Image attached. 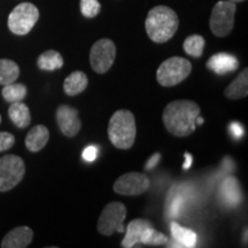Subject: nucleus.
<instances>
[{"instance_id":"1","label":"nucleus","mask_w":248,"mask_h":248,"mask_svg":"<svg viewBox=\"0 0 248 248\" xmlns=\"http://www.w3.org/2000/svg\"><path fill=\"white\" fill-rule=\"evenodd\" d=\"M200 115V107L192 100L169 102L163 110L164 126L175 137H187L197 128L195 120Z\"/></svg>"},{"instance_id":"2","label":"nucleus","mask_w":248,"mask_h":248,"mask_svg":"<svg viewBox=\"0 0 248 248\" xmlns=\"http://www.w3.org/2000/svg\"><path fill=\"white\" fill-rule=\"evenodd\" d=\"M179 20L176 12L167 6H156L148 12L145 28L154 43H166L171 39L178 29Z\"/></svg>"},{"instance_id":"3","label":"nucleus","mask_w":248,"mask_h":248,"mask_svg":"<svg viewBox=\"0 0 248 248\" xmlns=\"http://www.w3.org/2000/svg\"><path fill=\"white\" fill-rule=\"evenodd\" d=\"M137 135L135 115L130 110L120 109L113 114L108 124V138L120 150L133 146Z\"/></svg>"},{"instance_id":"4","label":"nucleus","mask_w":248,"mask_h":248,"mask_svg":"<svg viewBox=\"0 0 248 248\" xmlns=\"http://www.w3.org/2000/svg\"><path fill=\"white\" fill-rule=\"evenodd\" d=\"M192 71L191 62L185 58L172 57L164 60L156 71V79L161 86L171 88L186 79Z\"/></svg>"},{"instance_id":"5","label":"nucleus","mask_w":248,"mask_h":248,"mask_svg":"<svg viewBox=\"0 0 248 248\" xmlns=\"http://www.w3.org/2000/svg\"><path fill=\"white\" fill-rule=\"evenodd\" d=\"M126 217V207L122 202L114 201L105 206L98 219L97 229L99 233L106 237H110L115 232L124 233L125 226L124 219Z\"/></svg>"},{"instance_id":"6","label":"nucleus","mask_w":248,"mask_h":248,"mask_svg":"<svg viewBox=\"0 0 248 248\" xmlns=\"http://www.w3.org/2000/svg\"><path fill=\"white\" fill-rule=\"evenodd\" d=\"M39 18V11L31 2L17 5L8 16V28L15 35L23 36L29 33Z\"/></svg>"},{"instance_id":"7","label":"nucleus","mask_w":248,"mask_h":248,"mask_svg":"<svg viewBox=\"0 0 248 248\" xmlns=\"http://www.w3.org/2000/svg\"><path fill=\"white\" fill-rule=\"evenodd\" d=\"M26 173V164L20 156L13 154L0 157V192L14 188L22 181Z\"/></svg>"},{"instance_id":"8","label":"nucleus","mask_w":248,"mask_h":248,"mask_svg":"<svg viewBox=\"0 0 248 248\" xmlns=\"http://www.w3.org/2000/svg\"><path fill=\"white\" fill-rule=\"evenodd\" d=\"M235 4L231 1H218L214 6L210 15L209 26L217 37H225L231 32L234 26Z\"/></svg>"},{"instance_id":"9","label":"nucleus","mask_w":248,"mask_h":248,"mask_svg":"<svg viewBox=\"0 0 248 248\" xmlns=\"http://www.w3.org/2000/svg\"><path fill=\"white\" fill-rule=\"evenodd\" d=\"M116 58V46L108 38L99 39L90 51V64L98 74H105L110 69Z\"/></svg>"},{"instance_id":"10","label":"nucleus","mask_w":248,"mask_h":248,"mask_svg":"<svg viewBox=\"0 0 248 248\" xmlns=\"http://www.w3.org/2000/svg\"><path fill=\"white\" fill-rule=\"evenodd\" d=\"M151 186V181L148 176L141 172H128L124 173L114 183V191L121 195H140L145 193Z\"/></svg>"},{"instance_id":"11","label":"nucleus","mask_w":248,"mask_h":248,"mask_svg":"<svg viewBox=\"0 0 248 248\" xmlns=\"http://www.w3.org/2000/svg\"><path fill=\"white\" fill-rule=\"evenodd\" d=\"M57 122L59 129L66 137H75L82 128L78 117V110L68 105H62L57 110Z\"/></svg>"},{"instance_id":"12","label":"nucleus","mask_w":248,"mask_h":248,"mask_svg":"<svg viewBox=\"0 0 248 248\" xmlns=\"http://www.w3.org/2000/svg\"><path fill=\"white\" fill-rule=\"evenodd\" d=\"M241 187L235 177H228L219 188V199L226 207L235 208L241 202Z\"/></svg>"},{"instance_id":"13","label":"nucleus","mask_w":248,"mask_h":248,"mask_svg":"<svg viewBox=\"0 0 248 248\" xmlns=\"http://www.w3.org/2000/svg\"><path fill=\"white\" fill-rule=\"evenodd\" d=\"M33 239V231L29 226H17L9 231L1 240L2 248H26Z\"/></svg>"},{"instance_id":"14","label":"nucleus","mask_w":248,"mask_h":248,"mask_svg":"<svg viewBox=\"0 0 248 248\" xmlns=\"http://www.w3.org/2000/svg\"><path fill=\"white\" fill-rule=\"evenodd\" d=\"M153 225L148 219L144 218H137L133 219L128 224L125 228V235H124L122 240V247L123 248H131L136 246L137 244H140L142 234L148 226Z\"/></svg>"},{"instance_id":"15","label":"nucleus","mask_w":248,"mask_h":248,"mask_svg":"<svg viewBox=\"0 0 248 248\" xmlns=\"http://www.w3.org/2000/svg\"><path fill=\"white\" fill-rule=\"evenodd\" d=\"M239 67L237 58L229 53H217L207 61V68L217 75H225L232 73Z\"/></svg>"},{"instance_id":"16","label":"nucleus","mask_w":248,"mask_h":248,"mask_svg":"<svg viewBox=\"0 0 248 248\" xmlns=\"http://www.w3.org/2000/svg\"><path fill=\"white\" fill-rule=\"evenodd\" d=\"M49 139V131L45 125H39L33 126L32 129L28 132L26 137V147L30 152H36L42 151L43 148L46 146V144L48 142Z\"/></svg>"},{"instance_id":"17","label":"nucleus","mask_w":248,"mask_h":248,"mask_svg":"<svg viewBox=\"0 0 248 248\" xmlns=\"http://www.w3.org/2000/svg\"><path fill=\"white\" fill-rule=\"evenodd\" d=\"M89 79L85 73L77 70L71 73L69 76L64 79L63 83V91L69 97H75L82 93L88 88Z\"/></svg>"},{"instance_id":"18","label":"nucleus","mask_w":248,"mask_h":248,"mask_svg":"<svg viewBox=\"0 0 248 248\" xmlns=\"http://www.w3.org/2000/svg\"><path fill=\"white\" fill-rule=\"evenodd\" d=\"M248 94V69L241 71L233 82L224 90V95L230 100L246 98Z\"/></svg>"},{"instance_id":"19","label":"nucleus","mask_w":248,"mask_h":248,"mask_svg":"<svg viewBox=\"0 0 248 248\" xmlns=\"http://www.w3.org/2000/svg\"><path fill=\"white\" fill-rule=\"evenodd\" d=\"M170 231L176 243L179 244V247H195L198 243V235L191 229L184 228L178 223H170Z\"/></svg>"},{"instance_id":"20","label":"nucleus","mask_w":248,"mask_h":248,"mask_svg":"<svg viewBox=\"0 0 248 248\" xmlns=\"http://www.w3.org/2000/svg\"><path fill=\"white\" fill-rule=\"evenodd\" d=\"M8 116L9 119L12 120V122L20 129L27 128L31 122L29 108H28L27 105L23 104L22 101L11 104L8 109Z\"/></svg>"},{"instance_id":"21","label":"nucleus","mask_w":248,"mask_h":248,"mask_svg":"<svg viewBox=\"0 0 248 248\" xmlns=\"http://www.w3.org/2000/svg\"><path fill=\"white\" fill-rule=\"evenodd\" d=\"M39 69L46 71H53L63 67V58L59 53L58 51L54 49H48L42 53L37 60Z\"/></svg>"},{"instance_id":"22","label":"nucleus","mask_w":248,"mask_h":248,"mask_svg":"<svg viewBox=\"0 0 248 248\" xmlns=\"http://www.w3.org/2000/svg\"><path fill=\"white\" fill-rule=\"evenodd\" d=\"M20 76L17 63L8 59H0V85L12 84Z\"/></svg>"},{"instance_id":"23","label":"nucleus","mask_w":248,"mask_h":248,"mask_svg":"<svg viewBox=\"0 0 248 248\" xmlns=\"http://www.w3.org/2000/svg\"><path fill=\"white\" fill-rule=\"evenodd\" d=\"M27 92L26 85L14 82L12 84L4 86L1 94L6 101L9 102V104H13V102L22 101L27 97Z\"/></svg>"},{"instance_id":"24","label":"nucleus","mask_w":248,"mask_h":248,"mask_svg":"<svg viewBox=\"0 0 248 248\" xmlns=\"http://www.w3.org/2000/svg\"><path fill=\"white\" fill-rule=\"evenodd\" d=\"M204 44H206V42H204L202 36L192 35L185 39L183 47H184L186 54L191 55L193 58H200L203 53Z\"/></svg>"},{"instance_id":"25","label":"nucleus","mask_w":248,"mask_h":248,"mask_svg":"<svg viewBox=\"0 0 248 248\" xmlns=\"http://www.w3.org/2000/svg\"><path fill=\"white\" fill-rule=\"evenodd\" d=\"M169 238L162 232L156 231L153 228V225L148 226L142 234L140 244L151 245V246H161V245L168 244Z\"/></svg>"},{"instance_id":"26","label":"nucleus","mask_w":248,"mask_h":248,"mask_svg":"<svg viewBox=\"0 0 248 248\" xmlns=\"http://www.w3.org/2000/svg\"><path fill=\"white\" fill-rule=\"evenodd\" d=\"M101 5L98 0H80V12L83 16L92 18L100 13Z\"/></svg>"},{"instance_id":"27","label":"nucleus","mask_w":248,"mask_h":248,"mask_svg":"<svg viewBox=\"0 0 248 248\" xmlns=\"http://www.w3.org/2000/svg\"><path fill=\"white\" fill-rule=\"evenodd\" d=\"M15 137L9 132H0V152H5L14 146Z\"/></svg>"},{"instance_id":"28","label":"nucleus","mask_w":248,"mask_h":248,"mask_svg":"<svg viewBox=\"0 0 248 248\" xmlns=\"http://www.w3.org/2000/svg\"><path fill=\"white\" fill-rule=\"evenodd\" d=\"M183 208V199L181 197H177L170 204L169 208V215L171 217H178L181 214V210Z\"/></svg>"},{"instance_id":"29","label":"nucleus","mask_w":248,"mask_h":248,"mask_svg":"<svg viewBox=\"0 0 248 248\" xmlns=\"http://www.w3.org/2000/svg\"><path fill=\"white\" fill-rule=\"evenodd\" d=\"M98 156V148L95 146H88L83 152V159L88 162H92L97 159Z\"/></svg>"},{"instance_id":"30","label":"nucleus","mask_w":248,"mask_h":248,"mask_svg":"<svg viewBox=\"0 0 248 248\" xmlns=\"http://www.w3.org/2000/svg\"><path fill=\"white\" fill-rule=\"evenodd\" d=\"M230 132L232 133V136H233V137H234L235 139L243 138V136H244V133H245L244 126L241 125V124L237 123V122L231 123V125H230Z\"/></svg>"},{"instance_id":"31","label":"nucleus","mask_w":248,"mask_h":248,"mask_svg":"<svg viewBox=\"0 0 248 248\" xmlns=\"http://www.w3.org/2000/svg\"><path fill=\"white\" fill-rule=\"evenodd\" d=\"M160 159H161V155L159 153H155L153 156L150 157V160L147 161L146 167H145V168H146V170H152L157 163H159Z\"/></svg>"},{"instance_id":"32","label":"nucleus","mask_w":248,"mask_h":248,"mask_svg":"<svg viewBox=\"0 0 248 248\" xmlns=\"http://www.w3.org/2000/svg\"><path fill=\"white\" fill-rule=\"evenodd\" d=\"M184 156H185V162H184V164H183V169L187 170V169H190V167L192 164V155L188 153H185Z\"/></svg>"},{"instance_id":"33","label":"nucleus","mask_w":248,"mask_h":248,"mask_svg":"<svg viewBox=\"0 0 248 248\" xmlns=\"http://www.w3.org/2000/svg\"><path fill=\"white\" fill-rule=\"evenodd\" d=\"M243 241H245V244L247 243V229H246V230H245V233L243 235Z\"/></svg>"},{"instance_id":"34","label":"nucleus","mask_w":248,"mask_h":248,"mask_svg":"<svg viewBox=\"0 0 248 248\" xmlns=\"http://www.w3.org/2000/svg\"><path fill=\"white\" fill-rule=\"evenodd\" d=\"M229 1H231V2H241V1H244V0H229Z\"/></svg>"},{"instance_id":"35","label":"nucleus","mask_w":248,"mask_h":248,"mask_svg":"<svg viewBox=\"0 0 248 248\" xmlns=\"http://www.w3.org/2000/svg\"><path fill=\"white\" fill-rule=\"evenodd\" d=\"M0 122H1V116H0Z\"/></svg>"}]
</instances>
